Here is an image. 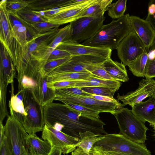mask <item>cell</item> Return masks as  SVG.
<instances>
[{"label":"cell","instance_id":"6da1fadb","mask_svg":"<svg viewBox=\"0 0 155 155\" xmlns=\"http://www.w3.org/2000/svg\"><path fill=\"white\" fill-rule=\"evenodd\" d=\"M45 124L69 136L79 138V134L90 131L96 135L107 134L105 124L86 117L64 104L52 102L44 107Z\"/></svg>","mask_w":155,"mask_h":155},{"label":"cell","instance_id":"7a4b0ae2","mask_svg":"<svg viewBox=\"0 0 155 155\" xmlns=\"http://www.w3.org/2000/svg\"><path fill=\"white\" fill-rule=\"evenodd\" d=\"M129 14L109 23L103 25L100 30L91 38L84 41L82 45L107 48L116 49L121 41L132 29Z\"/></svg>","mask_w":155,"mask_h":155},{"label":"cell","instance_id":"3957f363","mask_svg":"<svg viewBox=\"0 0 155 155\" xmlns=\"http://www.w3.org/2000/svg\"><path fill=\"white\" fill-rule=\"evenodd\" d=\"M96 147L104 152H112L132 155H151V152L144 143L134 142L120 134L105 135L97 142Z\"/></svg>","mask_w":155,"mask_h":155},{"label":"cell","instance_id":"277c9868","mask_svg":"<svg viewBox=\"0 0 155 155\" xmlns=\"http://www.w3.org/2000/svg\"><path fill=\"white\" fill-rule=\"evenodd\" d=\"M113 115L120 130L119 134L136 143H145L147 140L146 132L148 129L131 110L123 107L117 110Z\"/></svg>","mask_w":155,"mask_h":155},{"label":"cell","instance_id":"5b68a950","mask_svg":"<svg viewBox=\"0 0 155 155\" xmlns=\"http://www.w3.org/2000/svg\"><path fill=\"white\" fill-rule=\"evenodd\" d=\"M23 101L27 115L22 124L29 134L42 131L45 125L43 106L33 90L23 91Z\"/></svg>","mask_w":155,"mask_h":155},{"label":"cell","instance_id":"8992f818","mask_svg":"<svg viewBox=\"0 0 155 155\" xmlns=\"http://www.w3.org/2000/svg\"><path fill=\"white\" fill-rule=\"evenodd\" d=\"M8 116L5 134L12 155H30L27 143L28 135L22 124L13 114Z\"/></svg>","mask_w":155,"mask_h":155},{"label":"cell","instance_id":"52a82bcc","mask_svg":"<svg viewBox=\"0 0 155 155\" xmlns=\"http://www.w3.org/2000/svg\"><path fill=\"white\" fill-rule=\"evenodd\" d=\"M105 12L81 18L70 23L72 30L71 41L79 43L93 37L104 25Z\"/></svg>","mask_w":155,"mask_h":155},{"label":"cell","instance_id":"ba28073f","mask_svg":"<svg viewBox=\"0 0 155 155\" xmlns=\"http://www.w3.org/2000/svg\"><path fill=\"white\" fill-rule=\"evenodd\" d=\"M7 1L2 0L0 2V42L7 50L16 68L22 58V48L11 32L6 7Z\"/></svg>","mask_w":155,"mask_h":155},{"label":"cell","instance_id":"9c48e42d","mask_svg":"<svg viewBox=\"0 0 155 155\" xmlns=\"http://www.w3.org/2000/svg\"><path fill=\"white\" fill-rule=\"evenodd\" d=\"M105 59L93 55L71 56L69 60L55 69L50 74L78 72L91 73L97 67L101 65Z\"/></svg>","mask_w":155,"mask_h":155},{"label":"cell","instance_id":"30bf717a","mask_svg":"<svg viewBox=\"0 0 155 155\" xmlns=\"http://www.w3.org/2000/svg\"><path fill=\"white\" fill-rule=\"evenodd\" d=\"M54 100L64 104L72 103L85 106L98 111L100 113L107 112L113 114L124 106L119 101L105 102L99 101L91 97L67 95L55 97Z\"/></svg>","mask_w":155,"mask_h":155},{"label":"cell","instance_id":"8fae6325","mask_svg":"<svg viewBox=\"0 0 155 155\" xmlns=\"http://www.w3.org/2000/svg\"><path fill=\"white\" fill-rule=\"evenodd\" d=\"M116 49L118 58L127 66L147 51L143 43L133 30L121 41Z\"/></svg>","mask_w":155,"mask_h":155},{"label":"cell","instance_id":"7c38bea8","mask_svg":"<svg viewBox=\"0 0 155 155\" xmlns=\"http://www.w3.org/2000/svg\"><path fill=\"white\" fill-rule=\"evenodd\" d=\"M42 138L48 141L52 147L61 149L64 154L74 151L77 147L80 140L78 137L69 136L46 124L42 130Z\"/></svg>","mask_w":155,"mask_h":155},{"label":"cell","instance_id":"4fadbf2b","mask_svg":"<svg viewBox=\"0 0 155 155\" xmlns=\"http://www.w3.org/2000/svg\"><path fill=\"white\" fill-rule=\"evenodd\" d=\"M9 21L12 37L21 46L22 55L26 50L29 40L28 33L32 35L35 32L31 25L24 20L17 13L10 15Z\"/></svg>","mask_w":155,"mask_h":155},{"label":"cell","instance_id":"5bb4252c","mask_svg":"<svg viewBox=\"0 0 155 155\" xmlns=\"http://www.w3.org/2000/svg\"><path fill=\"white\" fill-rule=\"evenodd\" d=\"M56 48L67 51L71 56L93 55L105 59L110 57L112 51L107 48L85 45L72 41L61 42Z\"/></svg>","mask_w":155,"mask_h":155},{"label":"cell","instance_id":"9a60e30c","mask_svg":"<svg viewBox=\"0 0 155 155\" xmlns=\"http://www.w3.org/2000/svg\"><path fill=\"white\" fill-rule=\"evenodd\" d=\"M155 84V80L153 79H143L139 82V87L135 91L125 95H120L118 93V100L122 101L124 106L129 105L132 107L146 98L152 97Z\"/></svg>","mask_w":155,"mask_h":155},{"label":"cell","instance_id":"2e32d148","mask_svg":"<svg viewBox=\"0 0 155 155\" xmlns=\"http://www.w3.org/2000/svg\"><path fill=\"white\" fill-rule=\"evenodd\" d=\"M132 30L140 39L148 51L155 36V31L148 22L136 16L130 15Z\"/></svg>","mask_w":155,"mask_h":155},{"label":"cell","instance_id":"e0dca14e","mask_svg":"<svg viewBox=\"0 0 155 155\" xmlns=\"http://www.w3.org/2000/svg\"><path fill=\"white\" fill-rule=\"evenodd\" d=\"M41 63L38 70L35 78L36 87L33 91L41 104L44 106L53 102L55 97V91L47 85V76L43 72Z\"/></svg>","mask_w":155,"mask_h":155},{"label":"cell","instance_id":"ac0fdd59","mask_svg":"<svg viewBox=\"0 0 155 155\" xmlns=\"http://www.w3.org/2000/svg\"><path fill=\"white\" fill-rule=\"evenodd\" d=\"M41 62L32 61L26 66L25 68L18 73V91L31 90L34 91L36 87L35 81L38 68Z\"/></svg>","mask_w":155,"mask_h":155},{"label":"cell","instance_id":"d6986e66","mask_svg":"<svg viewBox=\"0 0 155 155\" xmlns=\"http://www.w3.org/2000/svg\"><path fill=\"white\" fill-rule=\"evenodd\" d=\"M97 0H86L79 6L62 12L53 15L47 18L48 22L60 25L70 23Z\"/></svg>","mask_w":155,"mask_h":155},{"label":"cell","instance_id":"ffe728a7","mask_svg":"<svg viewBox=\"0 0 155 155\" xmlns=\"http://www.w3.org/2000/svg\"><path fill=\"white\" fill-rule=\"evenodd\" d=\"M155 98L151 97L145 101L141 102L132 107L134 115L144 123L150 125L155 123Z\"/></svg>","mask_w":155,"mask_h":155},{"label":"cell","instance_id":"44dd1931","mask_svg":"<svg viewBox=\"0 0 155 155\" xmlns=\"http://www.w3.org/2000/svg\"><path fill=\"white\" fill-rule=\"evenodd\" d=\"M0 71L2 72L7 86L14 81L16 74V68L7 50L1 43Z\"/></svg>","mask_w":155,"mask_h":155},{"label":"cell","instance_id":"7402d4cb","mask_svg":"<svg viewBox=\"0 0 155 155\" xmlns=\"http://www.w3.org/2000/svg\"><path fill=\"white\" fill-rule=\"evenodd\" d=\"M114 80L126 82L129 80L125 65L112 60L110 57L106 59L101 65Z\"/></svg>","mask_w":155,"mask_h":155},{"label":"cell","instance_id":"603a6c76","mask_svg":"<svg viewBox=\"0 0 155 155\" xmlns=\"http://www.w3.org/2000/svg\"><path fill=\"white\" fill-rule=\"evenodd\" d=\"M11 96L8 103L10 114H13L22 124L27 115L23 101L24 90L19 91L15 95L13 82L11 84Z\"/></svg>","mask_w":155,"mask_h":155},{"label":"cell","instance_id":"cb8c5ba5","mask_svg":"<svg viewBox=\"0 0 155 155\" xmlns=\"http://www.w3.org/2000/svg\"><path fill=\"white\" fill-rule=\"evenodd\" d=\"M27 143L30 155H48L52 147L48 141L41 140L35 134L28 135Z\"/></svg>","mask_w":155,"mask_h":155},{"label":"cell","instance_id":"d4e9b609","mask_svg":"<svg viewBox=\"0 0 155 155\" xmlns=\"http://www.w3.org/2000/svg\"><path fill=\"white\" fill-rule=\"evenodd\" d=\"M91 76L90 72L50 74L47 76L48 82L60 81H85Z\"/></svg>","mask_w":155,"mask_h":155},{"label":"cell","instance_id":"484cf974","mask_svg":"<svg viewBox=\"0 0 155 155\" xmlns=\"http://www.w3.org/2000/svg\"><path fill=\"white\" fill-rule=\"evenodd\" d=\"M120 81L115 80H107L96 78L92 76L85 81H78L75 87H102L114 88L119 89L121 85Z\"/></svg>","mask_w":155,"mask_h":155},{"label":"cell","instance_id":"4316f807","mask_svg":"<svg viewBox=\"0 0 155 155\" xmlns=\"http://www.w3.org/2000/svg\"><path fill=\"white\" fill-rule=\"evenodd\" d=\"M67 0H34L27 1V7L37 12L47 10L58 7L64 4Z\"/></svg>","mask_w":155,"mask_h":155},{"label":"cell","instance_id":"83f0119b","mask_svg":"<svg viewBox=\"0 0 155 155\" xmlns=\"http://www.w3.org/2000/svg\"><path fill=\"white\" fill-rule=\"evenodd\" d=\"M113 1L112 0H97L77 17L74 20L83 17L93 16L103 12H105L108 10Z\"/></svg>","mask_w":155,"mask_h":155},{"label":"cell","instance_id":"f1b7e54d","mask_svg":"<svg viewBox=\"0 0 155 155\" xmlns=\"http://www.w3.org/2000/svg\"><path fill=\"white\" fill-rule=\"evenodd\" d=\"M104 136L95 134L90 131L80 133V140L77 147H80L84 152L88 154L95 143L102 139Z\"/></svg>","mask_w":155,"mask_h":155},{"label":"cell","instance_id":"f546056e","mask_svg":"<svg viewBox=\"0 0 155 155\" xmlns=\"http://www.w3.org/2000/svg\"><path fill=\"white\" fill-rule=\"evenodd\" d=\"M148 51H146L128 65L132 73L137 77H144L145 67L148 60Z\"/></svg>","mask_w":155,"mask_h":155},{"label":"cell","instance_id":"4dcf8cb0","mask_svg":"<svg viewBox=\"0 0 155 155\" xmlns=\"http://www.w3.org/2000/svg\"><path fill=\"white\" fill-rule=\"evenodd\" d=\"M71 35L72 30L70 24L59 29L55 37L48 45L51 52L61 43L71 41Z\"/></svg>","mask_w":155,"mask_h":155},{"label":"cell","instance_id":"1f68e13d","mask_svg":"<svg viewBox=\"0 0 155 155\" xmlns=\"http://www.w3.org/2000/svg\"><path fill=\"white\" fill-rule=\"evenodd\" d=\"M7 87L3 74L0 71V121L2 122L8 115L6 102Z\"/></svg>","mask_w":155,"mask_h":155},{"label":"cell","instance_id":"d6a6232c","mask_svg":"<svg viewBox=\"0 0 155 155\" xmlns=\"http://www.w3.org/2000/svg\"><path fill=\"white\" fill-rule=\"evenodd\" d=\"M127 1V0H119L112 3L107 10L108 15L114 19L123 17L126 9Z\"/></svg>","mask_w":155,"mask_h":155},{"label":"cell","instance_id":"836d02e7","mask_svg":"<svg viewBox=\"0 0 155 155\" xmlns=\"http://www.w3.org/2000/svg\"><path fill=\"white\" fill-rule=\"evenodd\" d=\"M17 13L24 20L31 24L48 21L46 19L28 7L23 8Z\"/></svg>","mask_w":155,"mask_h":155},{"label":"cell","instance_id":"e575fe53","mask_svg":"<svg viewBox=\"0 0 155 155\" xmlns=\"http://www.w3.org/2000/svg\"><path fill=\"white\" fill-rule=\"evenodd\" d=\"M69 108L79 112L82 115L91 119L100 120V113L96 110L82 105L72 103L64 104Z\"/></svg>","mask_w":155,"mask_h":155},{"label":"cell","instance_id":"d590c367","mask_svg":"<svg viewBox=\"0 0 155 155\" xmlns=\"http://www.w3.org/2000/svg\"><path fill=\"white\" fill-rule=\"evenodd\" d=\"M80 88L88 93L110 97H113L115 93L118 90L114 88L102 87H88Z\"/></svg>","mask_w":155,"mask_h":155},{"label":"cell","instance_id":"8d00e7d4","mask_svg":"<svg viewBox=\"0 0 155 155\" xmlns=\"http://www.w3.org/2000/svg\"><path fill=\"white\" fill-rule=\"evenodd\" d=\"M71 57L56 59L43 62L41 65L44 73L47 76L55 69L61 66L69 60Z\"/></svg>","mask_w":155,"mask_h":155},{"label":"cell","instance_id":"74e56055","mask_svg":"<svg viewBox=\"0 0 155 155\" xmlns=\"http://www.w3.org/2000/svg\"><path fill=\"white\" fill-rule=\"evenodd\" d=\"M55 97L67 95L91 97L92 95L84 91L79 87H75L55 89Z\"/></svg>","mask_w":155,"mask_h":155},{"label":"cell","instance_id":"f35d334b","mask_svg":"<svg viewBox=\"0 0 155 155\" xmlns=\"http://www.w3.org/2000/svg\"><path fill=\"white\" fill-rule=\"evenodd\" d=\"M27 1L23 0H7L6 7L8 12L18 13L23 8L27 7Z\"/></svg>","mask_w":155,"mask_h":155},{"label":"cell","instance_id":"ab89813d","mask_svg":"<svg viewBox=\"0 0 155 155\" xmlns=\"http://www.w3.org/2000/svg\"><path fill=\"white\" fill-rule=\"evenodd\" d=\"M35 31L38 34L45 33L60 25L51 23L48 22H40L31 24Z\"/></svg>","mask_w":155,"mask_h":155},{"label":"cell","instance_id":"60d3db41","mask_svg":"<svg viewBox=\"0 0 155 155\" xmlns=\"http://www.w3.org/2000/svg\"><path fill=\"white\" fill-rule=\"evenodd\" d=\"M148 14L146 20L155 31V0H150L148 4Z\"/></svg>","mask_w":155,"mask_h":155},{"label":"cell","instance_id":"b9f144b4","mask_svg":"<svg viewBox=\"0 0 155 155\" xmlns=\"http://www.w3.org/2000/svg\"><path fill=\"white\" fill-rule=\"evenodd\" d=\"M78 81H60L48 82V87L55 91V89L74 87Z\"/></svg>","mask_w":155,"mask_h":155},{"label":"cell","instance_id":"7bdbcfd3","mask_svg":"<svg viewBox=\"0 0 155 155\" xmlns=\"http://www.w3.org/2000/svg\"><path fill=\"white\" fill-rule=\"evenodd\" d=\"M91 73L92 76L95 78L107 80H114L101 65L97 67Z\"/></svg>","mask_w":155,"mask_h":155},{"label":"cell","instance_id":"ee69618b","mask_svg":"<svg viewBox=\"0 0 155 155\" xmlns=\"http://www.w3.org/2000/svg\"><path fill=\"white\" fill-rule=\"evenodd\" d=\"M144 75L146 79H152L155 77V58L152 59H148Z\"/></svg>","mask_w":155,"mask_h":155},{"label":"cell","instance_id":"f6af8a7d","mask_svg":"<svg viewBox=\"0 0 155 155\" xmlns=\"http://www.w3.org/2000/svg\"><path fill=\"white\" fill-rule=\"evenodd\" d=\"M71 155H106L104 152L96 147L91 148L88 154L86 153L80 147H78L71 152Z\"/></svg>","mask_w":155,"mask_h":155},{"label":"cell","instance_id":"bcb514c9","mask_svg":"<svg viewBox=\"0 0 155 155\" xmlns=\"http://www.w3.org/2000/svg\"><path fill=\"white\" fill-rule=\"evenodd\" d=\"M71 56V54L67 51L56 48L51 53L47 61Z\"/></svg>","mask_w":155,"mask_h":155},{"label":"cell","instance_id":"7dc6e473","mask_svg":"<svg viewBox=\"0 0 155 155\" xmlns=\"http://www.w3.org/2000/svg\"><path fill=\"white\" fill-rule=\"evenodd\" d=\"M0 155H12L5 136L2 144L0 145Z\"/></svg>","mask_w":155,"mask_h":155},{"label":"cell","instance_id":"c3c4849f","mask_svg":"<svg viewBox=\"0 0 155 155\" xmlns=\"http://www.w3.org/2000/svg\"><path fill=\"white\" fill-rule=\"evenodd\" d=\"M91 97L94 99L101 101L105 102H116L118 101L114 97H110L107 96L97 95L92 94Z\"/></svg>","mask_w":155,"mask_h":155},{"label":"cell","instance_id":"681fc988","mask_svg":"<svg viewBox=\"0 0 155 155\" xmlns=\"http://www.w3.org/2000/svg\"><path fill=\"white\" fill-rule=\"evenodd\" d=\"M5 137V127L2 122H0V145L2 144Z\"/></svg>","mask_w":155,"mask_h":155},{"label":"cell","instance_id":"f907efd6","mask_svg":"<svg viewBox=\"0 0 155 155\" xmlns=\"http://www.w3.org/2000/svg\"><path fill=\"white\" fill-rule=\"evenodd\" d=\"M51 152L48 155H61V150L60 148L55 147H52Z\"/></svg>","mask_w":155,"mask_h":155},{"label":"cell","instance_id":"816d5d0a","mask_svg":"<svg viewBox=\"0 0 155 155\" xmlns=\"http://www.w3.org/2000/svg\"><path fill=\"white\" fill-rule=\"evenodd\" d=\"M104 153L106 155H132L124 153L110 151L104 152Z\"/></svg>","mask_w":155,"mask_h":155},{"label":"cell","instance_id":"f5cc1de1","mask_svg":"<svg viewBox=\"0 0 155 155\" xmlns=\"http://www.w3.org/2000/svg\"><path fill=\"white\" fill-rule=\"evenodd\" d=\"M155 58V49L150 51L148 53V59H152Z\"/></svg>","mask_w":155,"mask_h":155},{"label":"cell","instance_id":"db71d44e","mask_svg":"<svg viewBox=\"0 0 155 155\" xmlns=\"http://www.w3.org/2000/svg\"><path fill=\"white\" fill-rule=\"evenodd\" d=\"M154 49H155V36L154 40L153 41V43L150 47V51Z\"/></svg>","mask_w":155,"mask_h":155},{"label":"cell","instance_id":"11a10c76","mask_svg":"<svg viewBox=\"0 0 155 155\" xmlns=\"http://www.w3.org/2000/svg\"><path fill=\"white\" fill-rule=\"evenodd\" d=\"M152 97L155 98V84L153 87V95Z\"/></svg>","mask_w":155,"mask_h":155},{"label":"cell","instance_id":"9f6ffc18","mask_svg":"<svg viewBox=\"0 0 155 155\" xmlns=\"http://www.w3.org/2000/svg\"><path fill=\"white\" fill-rule=\"evenodd\" d=\"M153 126V129H154V136L155 137V126Z\"/></svg>","mask_w":155,"mask_h":155}]
</instances>
